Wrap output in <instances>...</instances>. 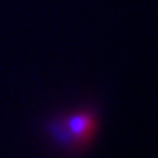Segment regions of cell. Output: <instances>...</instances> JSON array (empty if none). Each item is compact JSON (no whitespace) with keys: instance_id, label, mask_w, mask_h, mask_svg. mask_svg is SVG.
Listing matches in <instances>:
<instances>
[{"instance_id":"obj_1","label":"cell","mask_w":158,"mask_h":158,"mask_svg":"<svg viewBox=\"0 0 158 158\" xmlns=\"http://www.w3.org/2000/svg\"><path fill=\"white\" fill-rule=\"evenodd\" d=\"M64 127L70 133L78 151H82L94 139L98 126V116L92 107H79L60 116Z\"/></svg>"},{"instance_id":"obj_2","label":"cell","mask_w":158,"mask_h":158,"mask_svg":"<svg viewBox=\"0 0 158 158\" xmlns=\"http://www.w3.org/2000/svg\"><path fill=\"white\" fill-rule=\"evenodd\" d=\"M45 132H47L48 138L51 139V142H53L60 151H63V152H66V154L79 152L76 145H75L73 139H72V136H70V133H69L68 129L64 127L63 120L60 116L47 120V123H45Z\"/></svg>"}]
</instances>
